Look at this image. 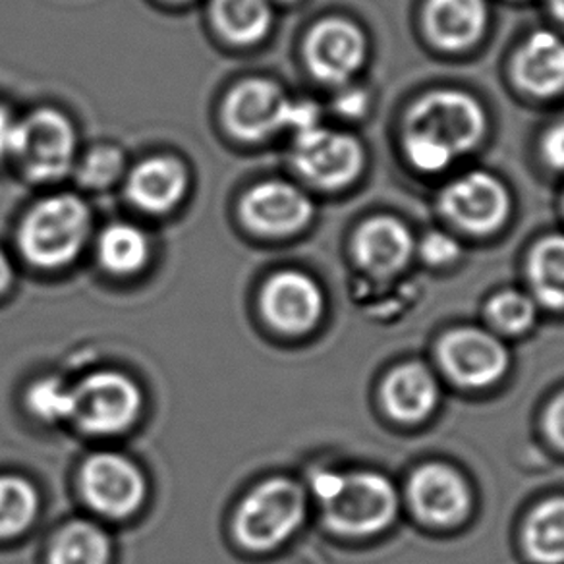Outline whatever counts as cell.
<instances>
[{
  "instance_id": "6da1fadb",
  "label": "cell",
  "mask_w": 564,
  "mask_h": 564,
  "mask_svg": "<svg viewBox=\"0 0 564 564\" xmlns=\"http://www.w3.org/2000/svg\"><path fill=\"white\" fill-rule=\"evenodd\" d=\"M484 112L468 95L435 91L415 105L406 126L408 158L422 171H441L478 143Z\"/></svg>"
},
{
  "instance_id": "7a4b0ae2",
  "label": "cell",
  "mask_w": 564,
  "mask_h": 564,
  "mask_svg": "<svg viewBox=\"0 0 564 564\" xmlns=\"http://www.w3.org/2000/svg\"><path fill=\"white\" fill-rule=\"evenodd\" d=\"M330 528L345 535H371L391 524L399 509L394 487L377 474H319L314 481Z\"/></svg>"
},
{
  "instance_id": "3957f363",
  "label": "cell",
  "mask_w": 564,
  "mask_h": 564,
  "mask_svg": "<svg viewBox=\"0 0 564 564\" xmlns=\"http://www.w3.org/2000/svg\"><path fill=\"white\" fill-rule=\"evenodd\" d=\"M89 228L91 215L87 205L79 197L63 194L43 199L25 215L18 242L33 265L56 269L78 256Z\"/></svg>"
},
{
  "instance_id": "277c9868",
  "label": "cell",
  "mask_w": 564,
  "mask_h": 564,
  "mask_svg": "<svg viewBox=\"0 0 564 564\" xmlns=\"http://www.w3.org/2000/svg\"><path fill=\"white\" fill-rule=\"evenodd\" d=\"M304 512L306 497L299 484L286 478L267 479L236 512V538L250 551H271L299 530Z\"/></svg>"
},
{
  "instance_id": "5b68a950",
  "label": "cell",
  "mask_w": 564,
  "mask_h": 564,
  "mask_svg": "<svg viewBox=\"0 0 564 564\" xmlns=\"http://www.w3.org/2000/svg\"><path fill=\"white\" fill-rule=\"evenodd\" d=\"M141 392L130 377L97 371L74 387L72 420L95 435L122 433L138 420Z\"/></svg>"
},
{
  "instance_id": "8992f818",
  "label": "cell",
  "mask_w": 564,
  "mask_h": 564,
  "mask_svg": "<svg viewBox=\"0 0 564 564\" xmlns=\"http://www.w3.org/2000/svg\"><path fill=\"white\" fill-rule=\"evenodd\" d=\"M74 153L76 132L61 112L40 109L20 122L14 155L32 181L63 178L74 165Z\"/></svg>"
},
{
  "instance_id": "52a82bcc",
  "label": "cell",
  "mask_w": 564,
  "mask_h": 564,
  "mask_svg": "<svg viewBox=\"0 0 564 564\" xmlns=\"http://www.w3.org/2000/svg\"><path fill=\"white\" fill-rule=\"evenodd\" d=\"M79 486L91 509L107 518L130 517L145 497V479L138 466L115 453L89 456L82 466Z\"/></svg>"
},
{
  "instance_id": "ba28073f",
  "label": "cell",
  "mask_w": 564,
  "mask_h": 564,
  "mask_svg": "<svg viewBox=\"0 0 564 564\" xmlns=\"http://www.w3.org/2000/svg\"><path fill=\"white\" fill-rule=\"evenodd\" d=\"M294 163L315 184L337 188L360 173L361 150L352 135L317 126L296 135Z\"/></svg>"
},
{
  "instance_id": "9c48e42d",
  "label": "cell",
  "mask_w": 564,
  "mask_h": 564,
  "mask_svg": "<svg viewBox=\"0 0 564 564\" xmlns=\"http://www.w3.org/2000/svg\"><path fill=\"white\" fill-rule=\"evenodd\" d=\"M291 101L281 87L265 79H248L225 102L227 126L242 140H263L286 126Z\"/></svg>"
},
{
  "instance_id": "30bf717a",
  "label": "cell",
  "mask_w": 564,
  "mask_h": 564,
  "mask_svg": "<svg viewBox=\"0 0 564 564\" xmlns=\"http://www.w3.org/2000/svg\"><path fill=\"white\" fill-rule=\"evenodd\" d=\"M261 310L274 329L302 335L319 322L323 294L306 274L286 271L271 276L261 294Z\"/></svg>"
},
{
  "instance_id": "8fae6325",
  "label": "cell",
  "mask_w": 564,
  "mask_h": 564,
  "mask_svg": "<svg viewBox=\"0 0 564 564\" xmlns=\"http://www.w3.org/2000/svg\"><path fill=\"white\" fill-rule=\"evenodd\" d=\"M440 358L453 379L470 387L494 383L509 364L505 346L478 329L451 333L441 343Z\"/></svg>"
},
{
  "instance_id": "7c38bea8",
  "label": "cell",
  "mask_w": 564,
  "mask_h": 564,
  "mask_svg": "<svg viewBox=\"0 0 564 564\" xmlns=\"http://www.w3.org/2000/svg\"><path fill=\"white\" fill-rule=\"evenodd\" d=\"M310 68L327 84H343L360 68L366 41L356 25L327 20L315 25L306 43Z\"/></svg>"
},
{
  "instance_id": "4fadbf2b",
  "label": "cell",
  "mask_w": 564,
  "mask_h": 564,
  "mask_svg": "<svg viewBox=\"0 0 564 564\" xmlns=\"http://www.w3.org/2000/svg\"><path fill=\"white\" fill-rule=\"evenodd\" d=\"M242 217L263 235H291L312 219V202L286 182H263L246 194Z\"/></svg>"
},
{
  "instance_id": "5bb4252c",
  "label": "cell",
  "mask_w": 564,
  "mask_h": 564,
  "mask_svg": "<svg viewBox=\"0 0 564 564\" xmlns=\"http://www.w3.org/2000/svg\"><path fill=\"white\" fill-rule=\"evenodd\" d=\"M445 209L463 227L487 232L507 217L509 196L494 176L468 174L447 189Z\"/></svg>"
},
{
  "instance_id": "9a60e30c",
  "label": "cell",
  "mask_w": 564,
  "mask_h": 564,
  "mask_svg": "<svg viewBox=\"0 0 564 564\" xmlns=\"http://www.w3.org/2000/svg\"><path fill=\"white\" fill-rule=\"evenodd\" d=\"M410 501L425 522L445 525L466 517L470 497L456 471L441 464H430L415 471L410 481Z\"/></svg>"
},
{
  "instance_id": "2e32d148",
  "label": "cell",
  "mask_w": 564,
  "mask_h": 564,
  "mask_svg": "<svg viewBox=\"0 0 564 564\" xmlns=\"http://www.w3.org/2000/svg\"><path fill=\"white\" fill-rule=\"evenodd\" d=\"M188 188V174L182 163L169 158L143 161L128 176V197L148 213H166L181 204Z\"/></svg>"
},
{
  "instance_id": "e0dca14e",
  "label": "cell",
  "mask_w": 564,
  "mask_h": 564,
  "mask_svg": "<svg viewBox=\"0 0 564 564\" xmlns=\"http://www.w3.org/2000/svg\"><path fill=\"white\" fill-rule=\"evenodd\" d=\"M517 78L535 95H553L564 87V41L555 33H533L518 53Z\"/></svg>"
},
{
  "instance_id": "ac0fdd59",
  "label": "cell",
  "mask_w": 564,
  "mask_h": 564,
  "mask_svg": "<svg viewBox=\"0 0 564 564\" xmlns=\"http://www.w3.org/2000/svg\"><path fill=\"white\" fill-rule=\"evenodd\" d=\"M412 251V236L400 223L376 219L356 236V256L361 265L377 274L399 271Z\"/></svg>"
},
{
  "instance_id": "d6986e66",
  "label": "cell",
  "mask_w": 564,
  "mask_h": 564,
  "mask_svg": "<svg viewBox=\"0 0 564 564\" xmlns=\"http://www.w3.org/2000/svg\"><path fill=\"white\" fill-rule=\"evenodd\" d=\"M427 24L433 40L445 48H464L478 40L486 24L484 0H430Z\"/></svg>"
},
{
  "instance_id": "ffe728a7",
  "label": "cell",
  "mask_w": 564,
  "mask_h": 564,
  "mask_svg": "<svg viewBox=\"0 0 564 564\" xmlns=\"http://www.w3.org/2000/svg\"><path fill=\"white\" fill-rule=\"evenodd\" d=\"M437 383L423 366H404L392 371L384 384V404L402 422H417L432 412L437 402Z\"/></svg>"
},
{
  "instance_id": "44dd1931",
  "label": "cell",
  "mask_w": 564,
  "mask_h": 564,
  "mask_svg": "<svg viewBox=\"0 0 564 564\" xmlns=\"http://www.w3.org/2000/svg\"><path fill=\"white\" fill-rule=\"evenodd\" d=\"M212 17L225 40L250 45L265 37L273 10L269 0H213Z\"/></svg>"
},
{
  "instance_id": "7402d4cb",
  "label": "cell",
  "mask_w": 564,
  "mask_h": 564,
  "mask_svg": "<svg viewBox=\"0 0 564 564\" xmlns=\"http://www.w3.org/2000/svg\"><path fill=\"white\" fill-rule=\"evenodd\" d=\"M101 265L115 274L138 273L150 259V240L140 228L117 223L102 230L97 242Z\"/></svg>"
},
{
  "instance_id": "603a6c76",
  "label": "cell",
  "mask_w": 564,
  "mask_h": 564,
  "mask_svg": "<svg viewBox=\"0 0 564 564\" xmlns=\"http://www.w3.org/2000/svg\"><path fill=\"white\" fill-rule=\"evenodd\" d=\"M109 535L87 522H74L56 535L48 564H109Z\"/></svg>"
},
{
  "instance_id": "cb8c5ba5",
  "label": "cell",
  "mask_w": 564,
  "mask_h": 564,
  "mask_svg": "<svg viewBox=\"0 0 564 564\" xmlns=\"http://www.w3.org/2000/svg\"><path fill=\"white\" fill-rule=\"evenodd\" d=\"M525 547L540 563H564V499H553L533 512L525 525Z\"/></svg>"
},
{
  "instance_id": "d4e9b609",
  "label": "cell",
  "mask_w": 564,
  "mask_h": 564,
  "mask_svg": "<svg viewBox=\"0 0 564 564\" xmlns=\"http://www.w3.org/2000/svg\"><path fill=\"white\" fill-rule=\"evenodd\" d=\"M530 279L543 304L564 307V236L538 243L530 259Z\"/></svg>"
},
{
  "instance_id": "484cf974",
  "label": "cell",
  "mask_w": 564,
  "mask_h": 564,
  "mask_svg": "<svg viewBox=\"0 0 564 564\" xmlns=\"http://www.w3.org/2000/svg\"><path fill=\"white\" fill-rule=\"evenodd\" d=\"M40 497L32 484L18 476L0 478V540H10L32 525Z\"/></svg>"
},
{
  "instance_id": "4316f807",
  "label": "cell",
  "mask_w": 564,
  "mask_h": 564,
  "mask_svg": "<svg viewBox=\"0 0 564 564\" xmlns=\"http://www.w3.org/2000/svg\"><path fill=\"white\" fill-rule=\"evenodd\" d=\"M28 406L45 422H63L74 415V389L56 377L41 379L28 392Z\"/></svg>"
},
{
  "instance_id": "83f0119b",
  "label": "cell",
  "mask_w": 564,
  "mask_h": 564,
  "mask_svg": "<svg viewBox=\"0 0 564 564\" xmlns=\"http://www.w3.org/2000/svg\"><path fill=\"white\" fill-rule=\"evenodd\" d=\"M124 169V155L117 148H95L78 169L79 184L86 188H107Z\"/></svg>"
},
{
  "instance_id": "f1b7e54d",
  "label": "cell",
  "mask_w": 564,
  "mask_h": 564,
  "mask_svg": "<svg viewBox=\"0 0 564 564\" xmlns=\"http://www.w3.org/2000/svg\"><path fill=\"white\" fill-rule=\"evenodd\" d=\"M494 322L507 333H522L530 329L535 319V307L532 300L525 299L520 292H502L489 306Z\"/></svg>"
},
{
  "instance_id": "f546056e",
  "label": "cell",
  "mask_w": 564,
  "mask_h": 564,
  "mask_svg": "<svg viewBox=\"0 0 564 564\" xmlns=\"http://www.w3.org/2000/svg\"><path fill=\"white\" fill-rule=\"evenodd\" d=\"M423 258L427 259L433 265H443L453 261L458 256V243L448 238V236L441 235V232H433V235L425 236L422 243Z\"/></svg>"
},
{
  "instance_id": "4dcf8cb0",
  "label": "cell",
  "mask_w": 564,
  "mask_h": 564,
  "mask_svg": "<svg viewBox=\"0 0 564 564\" xmlns=\"http://www.w3.org/2000/svg\"><path fill=\"white\" fill-rule=\"evenodd\" d=\"M317 107L312 102H292L289 107V118H286V126H292L296 133L306 132L312 128H317Z\"/></svg>"
},
{
  "instance_id": "1f68e13d",
  "label": "cell",
  "mask_w": 564,
  "mask_h": 564,
  "mask_svg": "<svg viewBox=\"0 0 564 564\" xmlns=\"http://www.w3.org/2000/svg\"><path fill=\"white\" fill-rule=\"evenodd\" d=\"M20 122L14 120L9 110L0 107V159L14 155L18 143Z\"/></svg>"
},
{
  "instance_id": "d6a6232c",
  "label": "cell",
  "mask_w": 564,
  "mask_h": 564,
  "mask_svg": "<svg viewBox=\"0 0 564 564\" xmlns=\"http://www.w3.org/2000/svg\"><path fill=\"white\" fill-rule=\"evenodd\" d=\"M543 153L551 165L564 169V124L556 126L543 141Z\"/></svg>"
},
{
  "instance_id": "836d02e7",
  "label": "cell",
  "mask_w": 564,
  "mask_h": 564,
  "mask_svg": "<svg viewBox=\"0 0 564 564\" xmlns=\"http://www.w3.org/2000/svg\"><path fill=\"white\" fill-rule=\"evenodd\" d=\"M547 425L549 435L551 440L555 441L556 445H561L564 448V394L551 404L547 412Z\"/></svg>"
},
{
  "instance_id": "e575fe53",
  "label": "cell",
  "mask_w": 564,
  "mask_h": 564,
  "mask_svg": "<svg viewBox=\"0 0 564 564\" xmlns=\"http://www.w3.org/2000/svg\"><path fill=\"white\" fill-rule=\"evenodd\" d=\"M366 105H368V97L358 89H350L337 99V110L346 117H360L361 112L366 110Z\"/></svg>"
},
{
  "instance_id": "d590c367",
  "label": "cell",
  "mask_w": 564,
  "mask_h": 564,
  "mask_svg": "<svg viewBox=\"0 0 564 564\" xmlns=\"http://www.w3.org/2000/svg\"><path fill=\"white\" fill-rule=\"evenodd\" d=\"M10 282H12V267L9 258L0 251V292L7 291Z\"/></svg>"
},
{
  "instance_id": "8d00e7d4",
  "label": "cell",
  "mask_w": 564,
  "mask_h": 564,
  "mask_svg": "<svg viewBox=\"0 0 564 564\" xmlns=\"http://www.w3.org/2000/svg\"><path fill=\"white\" fill-rule=\"evenodd\" d=\"M551 7L555 10L556 17L564 22V0H551Z\"/></svg>"
}]
</instances>
